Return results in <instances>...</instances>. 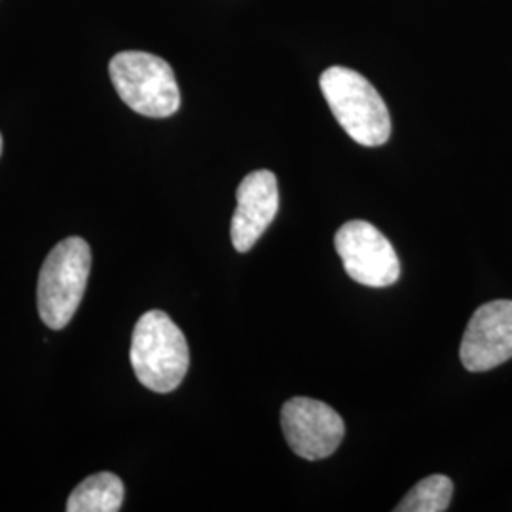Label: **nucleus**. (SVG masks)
Listing matches in <instances>:
<instances>
[{"mask_svg": "<svg viewBox=\"0 0 512 512\" xmlns=\"http://www.w3.org/2000/svg\"><path fill=\"white\" fill-rule=\"evenodd\" d=\"M131 366L137 380L154 393L175 391L188 372L190 351L179 329L164 311H147L131 338Z\"/></svg>", "mask_w": 512, "mask_h": 512, "instance_id": "f257e3e1", "label": "nucleus"}, {"mask_svg": "<svg viewBox=\"0 0 512 512\" xmlns=\"http://www.w3.org/2000/svg\"><path fill=\"white\" fill-rule=\"evenodd\" d=\"M321 92L334 118L363 147H380L391 135V116L382 95L363 74L330 67L321 74Z\"/></svg>", "mask_w": 512, "mask_h": 512, "instance_id": "f03ea898", "label": "nucleus"}, {"mask_svg": "<svg viewBox=\"0 0 512 512\" xmlns=\"http://www.w3.org/2000/svg\"><path fill=\"white\" fill-rule=\"evenodd\" d=\"M92 270V251L82 238L57 243L38 275V313L50 329H65L78 310Z\"/></svg>", "mask_w": 512, "mask_h": 512, "instance_id": "7ed1b4c3", "label": "nucleus"}, {"mask_svg": "<svg viewBox=\"0 0 512 512\" xmlns=\"http://www.w3.org/2000/svg\"><path fill=\"white\" fill-rule=\"evenodd\" d=\"M109 74L120 99L148 118L173 116L181 92L171 65L147 52H120L110 59Z\"/></svg>", "mask_w": 512, "mask_h": 512, "instance_id": "20e7f679", "label": "nucleus"}, {"mask_svg": "<svg viewBox=\"0 0 512 512\" xmlns=\"http://www.w3.org/2000/svg\"><path fill=\"white\" fill-rule=\"evenodd\" d=\"M336 253L346 274L372 289L393 285L401 275V264L393 245L384 234L365 220H351L334 236Z\"/></svg>", "mask_w": 512, "mask_h": 512, "instance_id": "39448f33", "label": "nucleus"}, {"mask_svg": "<svg viewBox=\"0 0 512 512\" xmlns=\"http://www.w3.org/2000/svg\"><path fill=\"white\" fill-rule=\"evenodd\" d=\"M281 427L294 454L308 461L332 456L346 433L344 420L334 408L306 397L283 404Z\"/></svg>", "mask_w": 512, "mask_h": 512, "instance_id": "423d86ee", "label": "nucleus"}, {"mask_svg": "<svg viewBox=\"0 0 512 512\" xmlns=\"http://www.w3.org/2000/svg\"><path fill=\"white\" fill-rule=\"evenodd\" d=\"M459 355L469 372H486L512 359L511 300L488 302L473 313Z\"/></svg>", "mask_w": 512, "mask_h": 512, "instance_id": "0eeeda50", "label": "nucleus"}, {"mask_svg": "<svg viewBox=\"0 0 512 512\" xmlns=\"http://www.w3.org/2000/svg\"><path fill=\"white\" fill-rule=\"evenodd\" d=\"M238 207L232 219V243L239 253H247L274 222L279 209V190L274 173L258 169L238 186Z\"/></svg>", "mask_w": 512, "mask_h": 512, "instance_id": "6e6552de", "label": "nucleus"}, {"mask_svg": "<svg viewBox=\"0 0 512 512\" xmlns=\"http://www.w3.org/2000/svg\"><path fill=\"white\" fill-rule=\"evenodd\" d=\"M124 503V482L112 473H97L82 480L67 501L69 512H116Z\"/></svg>", "mask_w": 512, "mask_h": 512, "instance_id": "1a4fd4ad", "label": "nucleus"}, {"mask_svg": "<svg viewBox=\"0 0 512 512\" xmlns=\"http://www.w3.org/2000/svg\"><path fill=\"white\" fill-rule=\"evenodd\" d=\"M454 495V482L444 475L423 478L403 501L395 507L397 512H444Z\"/></svg>", "mask_w": 512, "mask_h": 512, "instance_id": "9d476101", "label": "nucleus"}, {"mask_svg": "<svg viewBox=\"0 0 512 512\" xmlns=\"http://www.w3.org/2000/svg\"><path fill=\"white\" fill-rule=\"evenodd\" d=\"M0 154H2V135H0Z\"/></svg>", "mask_w": 512, "mask_h": 512, "instance_id": "9b49d317", "label": "nucleus"}]
</instances>
